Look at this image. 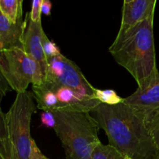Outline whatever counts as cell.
<instances>
[{
  "instance_id": "cell-1",
  "label": "cell",
  "mask_w": 159,
  "mask_h": 159,
  "mask_svg": "<svg viewBox=\"0 0 159 159\" xmlns=\"http://www.w3.org/2000/svg\"><path fill=\"white\" fill-rule=\"evenodd\" d=\"M109 144L132 159H154L157 148L146 121L126 104L98 103L89 112Z\"/></svg>"
},
{
  "instance_id": "cell-2",
  "label": "cell",
  "mask_w": 159,
  "mask_h": 159,
  "mask_svg": "<svg viewBox=\"0 0 159 159\" xmlns=\"http://www.w3.org/2000/svg\"><path fill=\"white\" fill-rule=\"evenodd\" d=\"M154 16L117 34L109 48L115 61L127 70L140 86L156 71Z\"/></svg>"
},
{
  "instance_id": "cell-3",
  "label": "cell",
  "mask_w": 159,
  "mask_h": 159,
  "mask_svg": "<svg viewBox=\"0 0 159 159\" xmlns=\"http://www.w3.org/2000/svg\"><path fill=\"white\" fill-rule=\"evenodd\" d=\"M55 132L62 143L66 159H91L101 144L99 127L90 113L82 111L54 112Z\"/></svg>"
},
{
  "instance_id": "cell-4",
  "label": "cell",
  "mask_w": 159,
  "mask_h": 159,
  "mask_svg": "<svg viewBox=\"0 0 159 159\" xmlns=\"http://www.w3.org/2000/svg\"><path fill=\"white\" fill-rule=\"evenodd\" d=\"M32 91L37 108L43 112L89 113L100 103L94 98L49 80H43L40 85H32Z\"/></svg>"
},
{
  "instance_id": "cell-5",
  "label": "cell",
  "mask_w": 159,
  "mask_h": 159,
  "mask_svg": "<svg viewBox=\"0 0 159 159\" xmlns=\"http://www.w3.org/2000/svg\"><path fill=\"white\" fill-rule=\"evenodd\" d=\"M36 108L33 93L25 91L17 93L6 114L8 139L19 159L30 158L33 141L31 121Z\"/></svg>"
},
{
  "instance_id": "cell-6",
  "label": "cell",
  "mask_w": 159,
  "mask_h": 159,
  "mask_svg": "<svg viewBox=\"0 0 159 159\" xmlns=\"http://www.w3.org/2000/svg\"><path fill=\"white\" fill-rule=\"evenodd\" d=\"M0 72L17 93L26 91L30 83L40 85L42 82L40 65L19 47L1 51Z\"/></svg>"
},
{
  "instance_id": "cell-7",
  "label": "cell",
  "mask_w": 159,
  "mask_h": 159,
  "mask_svg": "<svg viewBox=\"0 0 159 159\" xmlns=\"http://www.w3.org/2000/svg\"><path fill=\"white\" fill-rule=\"evenodd\" d=\"M43 80L57 82L95 99L96 89L87 81L80 68L62 54L48 59V70Z\"/></svg>"
},
{
  "instance_id": "cell-8",
  "label": "cell",
  "mask_w": 159,
  "mask_h": 159,
  "mask_svg": "<svg viewBox=\"0 0 159 159\" xmlns=\"http://www.w3.org/2000/svg\"><path fill=\"white\" fill-rule=\"evenodd\" d=\"M123 102L130 107L148 124L150 120L159 113V71L137 87L132 94L124 98Z\"/></svg>"
},
{
  "instance_id": "cell-9",
  "label": "cell",
  "mask_w": 159,
  "mask_h": 159,
  "mask_svg": "<svg viewBox=\"0 0 159 159\" xmlns=\"http://www.w3.org/2000/svg\"><path fill=\"white\" fill-rule=\"evenodd\" d=\"M27 14V24L23 37L22 48L26 54L34 59L40 65L42 79L45 77L48 70V60L42 48V35L45 32L41 22L34 23L29 19Z\"/></svg>"
},
{
  "instance_id": "cell-10",
  "label": "cell",
  "mask_w": 159,
  "mask_h": 159,
  "mask_svg": "<svg viewBox=\"0 0 159 159\" xmlns=\"http://www.w3.org/2000/svg\"><path fill=\"white\" fill-rule=\"evenodd\" d=\"M156 0H125L118 34H123L140 22L154 16Z\"/></svg>"
},
{
  "instance_id": "cell-11",
  "label": "cell",
  "mask_w": 159,
  "mask_h": 159,
  "mask_svg": "<svg viewBox=\"0 0 159 159\" xmlns=\"http://www.w3.org/2000/svg\"><path fill=\"white\" fill-rule=\"evenodd\" d=\"M27 24V14L25 20L12 23L0 12V51L11 48H22L23 37Z\"/></svg>"
},
{
  "instance_id": "cell-12",
  "label": "cell",
  "mask_w": 159,
  "mask_h": 159,
  "mask_svg": "<svg viewBox=\"0 0 159 159\" xmlns=\"http://www.w3.org/2000/svg\"><path fill=\"white\" fill-rule=\"evenodd\" d=\"M0 12L12 23L23 19L22 0H0Z\"/></svg>"
},
{
  "instance_id": "cell-13",
  "label": "cell",
  "mask_w": 159,
  "mask_h": 159,
  "mask_svg": "<svg viewBox=\"0 0 159 159\" xmlns=\"http://www.w3.org/2000/svg\"><path fill=\"white\" fill-rule=\"evenodd\" d=\"M91 159H125V157L110 144L101 143L92 153Z\"/></svg>"
},
{
  "instance_id": "cell-14",
  "label": "cell",
  "mask_w": 159,
  "mask_h": 159,
  "mask_svg": "<svg viewBox=\"0 0 159 159\" xmlns=\"http://www.w3.org/2000/svg\"><path fill=\"white\" fill-rule=\"evenodd\" d=\"M94 98L99 102L107 104V105H116L123 102V99L118 96L116 93L112 89L95 90Z\"/></svg>"
},
{
  "instance_id": "cell-15",
  "label": "cell",
  "mask_w": 159,
  "mask_h": 159,
  "mask_svg": "<svg viewBox=\"0 0 159 159\" xmlns=\"http://www.w3.org/2000/svg\"><path fill=\"white\" fill-rule=\"evenodd\" d=\"M42 48H43L44 53L46 56L47 60L48 58L61 54L60 50L55 44V43L50 40L45 33L42 35Z\"/></svg>"
},
{
  "instance_id": "cell-16",
  "label": "cell",
  "mask_w": 159,
  "mask_h": 159,
  "mask_svg": "<svg viewBox=\"0 0 159 159\" xmlns=\"http://www.w3.org/2000/svg\"><path fill=\"white\" fill-rule=\"evenodd\" d=\"M148 128L156 148L159 149V113L154 115L148 122Z\"/></svg>"
},
{
  "instance_id": "cell-17",
  "label": "cell",
  "mask_w": 159,
  "mask_h": 159,
  "mask_svg": "<svg viewBox=\"0 0 159 159\" xmlns=\"http://www.w3.org/2000/svg\"><path fill=\"white\" fill-rule=\"evenodd\" d=\"M41 0H34L32 2L31 11L29 13V19L34 23L41 22Z\"/></svg>"
},
{
  "instance_id": "cell-18",
  "label": "cell",
  "mask_w": 159,
  "mask_h": 159,
  "mask_svg": "<svg viewBox=\"0 0 159 159\" xmlns=\"http://www.w3.org/2000/svg\"><path fill=\"white\" fill-rule=\"evenodd\" d=\"M41 120L43 125L48 127H53L55 125V118L54 113L51 112H42L41 115Z\"/></svg>"
},
{
  "instance_id": "cell-19",
  "label": "cell",
  "mask_w": 159,
  "mask_h": 159,
  "mask_svg": "<svg viewBox=\"0 0 159 159\" xmlns=\"http://www.w3.org/2000/svg\"><path fill=\"white\" fill-rule=\"evenodd\" d=\"M8 139L7 127H6V114L2 110L0 107V140Z\"/></svg>"
},
{
  "instance_id": "cell-20",
  "label": "cell",
  "mask_w": 159,
  "mask_h": 159,
  "mask_svg": "<svg viewBox=\"0 0 159 159\" xmlns=\"http://www.w3.org/2000/svg\"><path fill=\"white\" fill-rule=\"evenodd\" d=\"M29 159H48L41 153L34 140H33L32 144H31V152Z\"/></svg>"
},
{
  "instance_id": "cell-21",
  "label": "cell",
  "mask_w": 159,
  "mask_h": 159,
  "mask_svg": "<svg viewBox=\"0 0 159 159\" xmlns=\"http://www.w3.org/2000/svg\"><path fill=\"white\" fill-rule=\"evenodd\" d=\"M10 89H11L10 87H9V84L7 83L6 79H4V77L2 76V73L0 72V101H1L2 99V98L6 96V93Z\"/></svg>"
},
{
  "instance_id": "cell-22",
  "label": "cell",
  "mask_w": 159,
  "mask_h": 159,
  "mask_svg": "<svg viewBox=\"0 0 159 159\" xmlns=\"http://www.w3.org/2000/svg\"><path fill=\"white\" fill-rule=\"evenodd\" d=\"M51 3L48 0H41V12L46 16L51 15Z\"/></svg>"
},
{
  "instance_id": "cell-23",
  "label": "cell",
  "mask_w": 159,
  "mask_h": 159,
  "mask_svg": "<svg viewBox=\"0 0 159 159\" xmlns=\"http://www.w3.org/2000/svg\"><path fill=\"white\" fill-rule=\"evenodd\" d=\"M154 159H159V149H157V154H156L155 157H154Z\"/></svg>"
},
{
  "instance_id": "cell-24",
  "label": "cell",
  "mask_w": 159,
  "mask_h": 159,
  "mask_svg": "<svg viewBox=\"0 0 159 159\" xmlns=\"http://www.w3.org/2000/svg\"><path fill=\"white\" fill-rule=\"evenodd\" d=\"M124 157H125V159H132V158H129V157H127V156H124Z\"/></svg>"
},
{
  "instance_id": "cell-25",
  "label": "cell",
  "mask_w": 159,
  "mask_h": 159,
  "mask_svg": "<svg viewBox=\"0 0 159 159\" xmlns=\"http://www.w3.org/2000/svg\"><path fill=\"white\" fill-rule=\"evenodd\" d=\"M14 159H19L18 158H17V155H15V158H14Z\"/></svg>"
},
{
  "instance_id": "cell-26",
  "label": "cell",
  "mask_w": 159,
  "mask_h": 159,
  "mask_svg": "<svg viewBox=\"0 0 159 159\" xmlns=\"http://www.w3.org/2000/svg\"><path fill=\"white\" fill-rule=\"evenodd\" d=\"M0 54H1V51H0Z\"/></svg>"
}]
</instances>
